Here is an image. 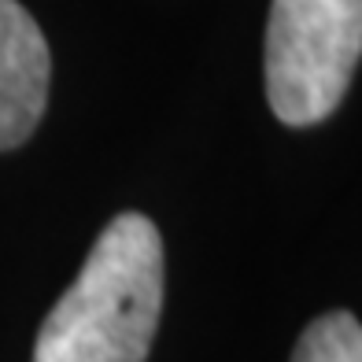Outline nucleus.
<instances>
[{"instance_id":"7ed1b4c3","label":"nucleus","mask_w":362,"mask_h":362,"mask_svg":"<svg viewBox=\"0 0 362 362\" xmlns=\"http://www.w3.org/2000/svg\"><path fill=\"white\" fill-rule=\"evenodd\" d=\"M48 81H52V52L19 0H0V152H11L37 129Z\"/></svg>"},{"instance_id":"f03ea898","label":"nucleus","mask_w":362,"mask_h":362,"mask_svg":"<svg viewBox=\"0 0 362 362\" xmlns=\"http://www.w3.org/2000/svg\"><path fill=\"white\" fill-rule=\"evenodd\" d=\"M362 52V0H274L267 100L285 126H315L348 96Z\"/></svg>"},{"instance_id":"f257e3e1","label":"nucleus","mask_w":362,"mask_h":362,"mask_svg":"<svg viewBox=\"0 0 362 362\" xmlns=\"http://www.w3.org/2000/svg\"><path fill=\"white\" fill-rule=\"evenodd\" d=\"M163 237L141 211L115 215L34 344V362H144L163 315Z\"/></svg>"},{"instance_id":"20e7f679","label":"nucleus","mask_w":362,"mask_h":362,"mask_svg":"<svg viewBox=\"0 0 362 362\" xmlns=\"http://www.w3.org/2000/svg\"><path fill=\"white\" fill-rule=\"evenodd\" d=\"M292 362H362V329L348 310L315 318L292 351Z\"/></svg>"}]
</instances>
